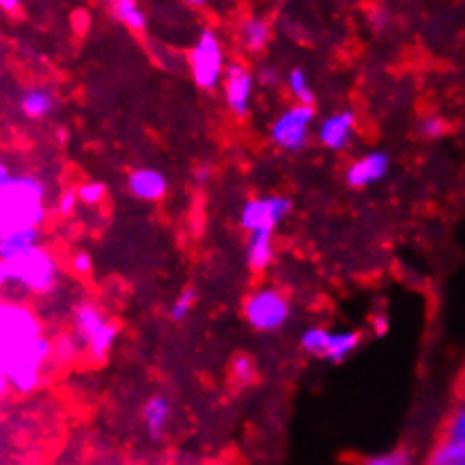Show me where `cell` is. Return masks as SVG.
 <instances>
[{"instance_id": "6da1fadb", "label": "cell", "mask_w": 465, "mask_h": 465, "mask_svg": "<svg viewBox=\"0 0 465 465\" xmlns=\"http://www.w3.org/2000/svg\"><path fill=\"white\" fill-rule=\"evenodd\" d=\"M48 185L30 172L0 167V232L35 229L48 220Z\"/></svg>"}, {"instance_id": "7a4b0ae2", "label": "cell", "mask_w": 465, "mask_h": 465, "mask_svg": "<svg viewBox=\"0 0 465 465\" xmlns=\"http://www.w3.org/2000/svg\"><path fill=\"white\" fill-rule=\"evenodd\" d=\"M0 384L3 393L30 395L44 384V373L54 361V341L36 337L30 341L0 346Z\"/></svg>"}, {"instance_id": "3957f363", "label": "cell", "mask_w": 465, "mask_h": 465, "mask_svg": "<svg viewBox=\"0 0 465 465\" xmlns=\"http://www.w3.org/2000/svg\"><path fill=\"white\" fill-rule=\"evenodd\" d=\"M0 281L23 294L45 296L59 285V262L48 246L39 244L18 258L0 260Z\"/></svg>"}, {"instance_id": "277c9868", "label": "cell", "mask_w": 465, "mask_h": 465, "mask_svg": "<svg viewBox=\"0 0 465 465\" xmlns=\"http://www.w3.org/2000/svg\"><path fill=\"white\" fill-rule=\"evenodd\" d=\"M226 66L229 62H226L224 41L213 27H203L188 50V71L193 84L202 91L222 88Z\"/></svg>"}, {"instance_id": "5b68a950", "label": "cell", "mask_w": 465, "mask_h": 465, "mask_svg": "<svg viewBox=\"0 0 465 465\" xmlns=\"http://www.w3.org/2000/svg\"><path fill=\"white\" fill-rule=\"evenodd\" d=\"M242 316L258 332H276L290 321V296L273 285H258L242 301Z\"/></svg>"}, {"instance_id": "8992f818", "label": "cell", "mask_w": 465, "mask_h": 465, "mask_svg": "<svg viewBox=\"0 0 465 465\" xmlns=\"http://www.w3.org/2000/svg\"><path fill=\"white\" fill-rule=\"evenodd\" d=\"M314 106L290 104L269 124V141L276 150L285 154H299L308 147L312 129H314Z\"/></svg>"}, {"instance_id": "52a82bcc", "label": "cell", "mask_w": 465, "mask_h": 465, "mask_svg": "<svg viewBox=\"0 0 465 465\" xmlns=\"http://www.w3.org/2000/svg\"><path fill=\"white\" fill-rule=\"evenodd\" d=\"M292 199L287 194H255L249 197L240 208V229L246 235L255 232H273L276 226L290 217Z\"/></svg>"}, {"instance_id": "ba28073f", "label": "cell", "mask_w": 465, "mask_h": 465, "mask_svg": "<svg viewBox=\"0 0 465 465\" xmlns=\"http://www.w3.org/2000/svg\"><path fill=\"white\" fill-rule=\"evenodd\" d=\"M36 337H44L39 314L23 301L5 299L0 305V346H14Z\"/></svg>"}, {"instance_id": "9c48e42d", "label": "cell", "mask_w": 465, "mask_h": 465, "mask_svg": "<svg viewBox=\"0 0 465 465\" xmlns=\"http://www.w3.org/2000/svg\"><path fill=\"white\" fill-rule=\"evenodd\" d=\"M255 86H258L255 73L244 62H240V59L229 62L224 79H222V95H224V104L232 118H249L251 106H253Z\"/></svg>"}, {"instance_id": "30bf717a", "label": "cell", "mask_w": 465, "mask_h": 465, "mask_svg": "<svg viewBox=\"0 0 465 465\" xmlns=\"http://www.w3.org/2000/svg\"><path fill=\"white\" fill-rule=\"evenodd\" d=\"M357 132V115L351 109H339L323 115L316 124V141L323 150L341 154L352 145Z\"/></svg>"}, {"instance_id": "8fae6325", "label": "cell", "mask_w": 465, "mask_h": 465, "mask_svg": "<svg viewBox=\"0 0 465 465\" xmlns=\"http://www.w3.org/2000/svg\"><path fill=\"white\" fill-rule=\"evenodd\" d=\"M391 170V156L382 150H371L352 158L343 170V179H346L348 188L364 190L371 185L380 183L387 179Z\"/></svg>"}, {"instance_id": "7c38bea8", "label": "cell", "mask_w": 465, "mask_h": 465, "mask_svg": "<svg viewBox=\"0 0 465 465\" xmlns=\"http://www.w3.org/2000/svg\"><path fill=\"white\" fill-rule=\"evenodd\" d=\"M272 21L260 16V14H246V16H242L235 25L237 45H240L242 53L246 54L264 53L267 45L272 44Z\"/></svg>"}, {"instance_id": "4fadbf2b", "label": "cell", "mask_w": 465, "mask_h": 465, "mask_svg": "<svg viewBox=\"0 0 465 465\" xmlns=\"http://www.w3.org/2000/svg\"><path fill=\"white\" fill-rule=\"evenodd\" d=\"M127 190L141 202H158L167 194V179L156 167H136L129 172Z\"/></svg>"}, {"instance_id": "5bb4252c", "label": "cell", "mask_w": 465, "mask_h": 465, "mask_svg": "<svg viewBox=\"0 0 465 465\" xmlns=\"http://www.w3.org/2000/svg\"><path fill=\"white\" fill-rule=\"evenodd\" d=\"M18 111L25 120H32V123H41V120L50 118L57 106V97L50 88L45 86H30L18 95L16 100Z\"/></svg>"}, {"instance_id": "9a60e30c", "label": "cell", "mask_w": 465, "mask_h": 465, "mask_svg": "<svg viewBox=\"0 0 465 465\" xmlns=\"http://www.w3.org/2000/svg\"><path fill=\"white\" fill-rule=\"evenodd\" d=\"M143 427H145L147 436L152 440H161L165 436L167 425L172 420V402L167 395L154 393L152 398H147V402L143 404Z\"/></svg>"}, {"instance_id": "2e32d148", "label": "cell", "mask_w": 465, "mask_h": 465, "mask_svg": "<svg viewBox=\"0 0 465 465\" xmlns=\"http://www.w3.org/2000/svg\"><path fill=\"white\" fill-rule=\"evenodd\" d=\"M109 321L111 319L106 316V312L102 310L100 305L93 303V301H82L75 308V312H73V334H75L84 346V343H86L93 334L100 332Z\"/></svg>"}, {"instance_id": "e0dca14e", "label": "cell", "mask_w": 465, "mask_h": 465, "mask_svg": "<svg viewBox=\"0 0 465 465\" xmlns=\"http://www.w3.org/2000/svg\"><path fill=\"white\" fill-rule=\"evenodd\" d=\"M273 258H276V242H273V232H255V235L246 237L244 246V260L246 267L253 273H264L272 267Z\"/></svg>"}, {"instance_id": "ac0fdd59", "label": "cell", "mask_w": 465, "mask_h": 465, "mask_svg": "<svg viewBox=\"0 0 465 465\" xmlns=\"http://www.w3.org/2000/svg\"><path fill=\"white\" fill-rule=\"evenodd\" d=\"M361 332L360 330H330L328 351H325V361L330 364H341L352 352L360 348Z\"/></svg>"}, {"instance_id": "d6986e66", "label": "cell", "mask_w": 465, "mask_h": 465, "mask_svg": "<svg viewBox=\"0 0 465 465\" xmlns=\"http://www.w3.org/2000/svg\"><path fill=\"white\" fill-rule=\"evenodd\" d=\"M39 246V231L21 229L0 232V260H12Z\"/></svg>"}, {"instance_id": "ffe728a7", "label": "cell", "mask_w": 465, "mask_h": 465, "mask_svg": "<svg viewBox=\"0 0 465 465\" xmlns=\"http://www.w3.org/2000/svg\"><path fill=\"white\" fill-rule=\"evenodd\" d=\"M118 334L120 325L115 323V321H109L100 332L93 334V337L84 343V352H86L88 360H91L93 364H102V361L109 357V352L114 351L115 341H118Z\"/></svg>"}, {"instance_id": "44dd1931", "label": "cell", "mask_w": 465, "mask_h": 465, "mask_svg": "<svg viewBox=\"0 0 465 465\" xmlns=\"http://www.w3.org/2000/svg\"><path fill=\"white\" fill-rule=\"evenodd\" d=\"M109 9L111 16L134 35H143L147 30V14L136 0H114Z\"/></svg>"}, {"instance_id": "7402d4cb", "label": "cell", "mask_w": 465, "mask_h": 465, "mask_svg": "<svg viewBox=\"0 0 465 465\" xmlns=\"http://www.w3.org/2000/svg\"><path fill=\"white\" fill-rule=\"evenodd\" d=\"M285 88L287 93L292 95L294 104H303V106H314L316 95L314 88H312L310 75L305 68L294 66L285 73Z\"/></svg>"}, {"instance_id": "603a6c76", "label": "cell", "mask_w": 465, "mask_h": 465, "mask_svg": "<svg viewBox=\"0 0 465 465\" xmlns=\"http://www.w3.org/2000/svg\"><path fill=\"white\" fill-rule=\"evenodd\" d=\"M425 465H465V448L463 445L452 443V440L440 439L431 448Z\"/></svg>"}, {"instance_id": "cb8c5ba5", "label": "cell", "mask_w": 465, "mask_h": 465, "mask_svg": "<svg viewBox=\"0 0 465 465\" xmlns=\"http://www.w3.org/2000/svg\"><path fill=\"white\" fill-rule=\"evenodd\" d=\"M330 341V330L323 328V325H312V328H305L303 334L299 339L301 351L308 352L312 357H321L323 360L325 351H328Z\"/></svg>"}, {"instance_id": "d4e9b609", "label": "cell", "mask_w": 465, "mask_h": 465, "mask_svg": "<svg viewBox=\"0 0 465 465\" xmlns=\"http://www.w3.org/2000/svg\"><path fill=\"white\" fill-rule=\"evenodd\" d=\"M440 439L452 440V443L465 448V400H459L457 407L450 411V416L443 422V436Z\"/></svg>"}, {"instance_id": "484cf974", "label": "cell", "mask_w": 465, "mask_h": 465, "mask_svg": "<svg viewBox=\"0 0 465 465\" xmlns=\"http://www.w3.org/2000/svg\"><path fill=\"white\" fill-rule=\"evenodd\" d=\"M229 378L235 387H246L255 380V364L249 355L237 352L229 364Z\"/></svg>"}, {"instance_id": "4316f807", "label": "cell", "mask_w": 465, "mask_h": 465, "mask_svg": "<svg viewBox=\"0 0 465 465\" xmlns=\"http://www.w3.org/2000/svg\"><path fill=\"white\" fill-rule=\"evenodd\" d=\"M448 129H450L448 120L439 114H425L416 124L418 136L425 138V141H440V138L448 134Z\"/></svg>"}, {"instance_id": "83f0119b", "label": "cell", "mask_w": 465, "mask_h": 465, "mask_svg": "<svg viewBox=\"0 0 465 465\" xmlns=\"http://www.w3.org/2000/svg\"><path fill=\"white\" fill-rule=\"evenodd\" d=\"M357 465H413V454L411 450L400 445V448L389 450V452L371 454V457L360 459Z\"/></svg>"}, {"instance_id": "f1b7e54d", "label": "cell", "mask_w": 465, "mask_h": 465, "mask_svg": "<svg viewBox=\"0 0 465 465\" xmlns=\"http://www.w3.org/2000/svg\"><path fill=\"white\" fill-rule=\"evenodd\" d=\"M84 346L75 334H62V337L54 341V361L57 364H71L73 360H77L82 355Z\"/></svg>"}, {"instance_id": "f546056e", "label": "cell", "mask_w": 465, "mask_h": 465, "mask_svg": "<svg viewBox=\"0 0 465 465\" xmlns=\"http://www.w3.org/2000/svg\"><path fill=\"white\" fill-rule=\"evenodd\" d=\"M194 303H197V292H194L193 287H188V290H183L174 301H172L170 312H167V314H170V321L183 323L190 316V312L194 310Z\"/></svg>"}, {"instance_id": "4dcf8cb0", "label": "cell", "mask_w": 465, "mask_h": 465, "mask_svg": "<svg viewBox=\"0 0 465 465\" xmlns=\"http://www.w3.org/2000/svg\"><path fill=\"white\" fill-rule=\"evenodd\" d=\"M75 190L84 206H100L102 199L106 197V185L102 181H84Z\"/></svg>"}, {"instance_id": "1f68e13d", "label": "cell", "mask_w": 465, "mask_h": 465, "mask_svg": "<svg viewBox=\"0 0 465 465\" xmlns=\"http://www.w3.org/2000/svg\"><path fill=\"white\" fill-rule=\"evenodd\" d=\"M255 79H258V86L278 88L285 84V73L278 66H273V64H262V66L255 71Z\"/></svg>"}, {"instance_id": "d6a6232c", "label": "cell", "mask_w": 465, "mask_h": 465, "mask_svg": "<svg viewBox=\"0 0 465 465\" xmlns=\"http://www.w3.org/2000/svg\"><path fill=\"white\" fill-rule=\"evenodd\" d=\"M79 203H82V202H79L77 190H64V193L57 197V213L62 217L75 215Z\"/></svg>"}, {"instance_id": "836d02e7", "label": "cell", "mask_w": 465, "mask_h": 465, "mask_svg": "<svg viewBox=\"0 0 465 465\" xmlns=\"http://www.w3.org/2000/svg\"><path fill=\"white\" fill-rule=\"evenodd\" d=\"M68 269H71L75 276H88L93 269L91 255H88L86 251H77V253H73L71 260H68Z\"/></svg>"}, {"instance_id": "e575fe53", "label": "cell", "mask_w": 465, "mask_h": 465, "mask_svg": "<svg viewBox=\"0 0 465 465\" xmlns=\"http://www.w3.org/2000/svg\"><path fill=\"white\" fill-rule=\"evenodd\" d=\"M369 23H371V27H373L375 32L387 30V25L391 23L389 12H384V9H371V12H369Z\"/></svg>"}, {"instance_id": "d590c367", "label": "cell", "mask_w": 465, "mask_h": 465, "mask_svg": "<svg viewBox=\"0 0 465 465\" xmlns=\"http://www.w3.org/2000/svg\"><path fill=\"white\" fill-rule=\"evenodd\" d=\"M211 165L208 163H197V165L193 167V181L199 185V188H203V185L211 181Z\"/></svg>"}, {"instance_id": "8d00e7d4", "label": "cell", "mask_w": 465, "mask_h": 465, "mask_svg": "<svg viewBox=\"0 0 465 465\" xmlns=\"http://www.w3.org/2000/svg\"><path fill=\"white\" fill-rule=\"evenodd\" d=\"M371 328H373V332L378 334V337H384V334H387L389 328H391L387 314H373V316H371Z\"/></svg>"}, {"instance_id": "74e56055", "label": "cell", "mask_w": 465, "mask_h": 465, "mask_svg": "<svg viewBox=\"0 0 465 465\" xmlns=\"http://www.w3.org/2000/svg\"><path fill=\"white\" fill-rule=\"evenodd\" d=\"M0 7H3V9H12V14H14V9H18V7H21V5H18L16 0H3V3H0Z\"/></svg>"}, {"instance_id": "f35d334b", "label": "cell", "mask_w": 465, "mask_h": 465, "mask_svg": "<svg viewBox=\"0 0 465 465\" xmlns=\"http://www.w3.org/2000/svg\"><path fill=\"white\" fill-rule=\"evenodd\" d=\"M459 395H461V400H465V369L461 373V380H459Z\"/></svg>"}]
</instances>
